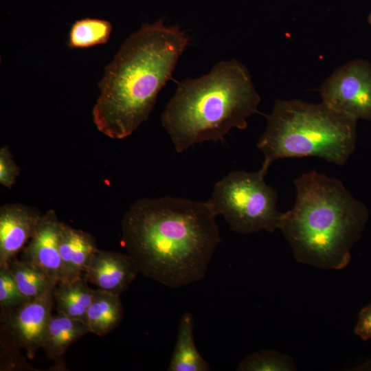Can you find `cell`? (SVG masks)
<instances>
[{
    "label": "cell",
    "mask_w": 371,
    "mask_h": 371,
    "mask_svg": "<svg viewBox=\"0 0 371 371\" xmlns=\"http://www.w3.org/2000/svg\"><path fill=\"white\" fill-rule=\"evenodd\" d=\"M209 203L142 198L122 220L121 242L139 273L169 288L201 280L221 242Z\"/></svg>",
    "instance_id": "obj_1"
},
{
    "label": "cell",
    "mask_w": 371,
    "mask_h": 371,
    "mask_svg": "<svg viewBox=\"0 0 371 371\" xmlns=\"http://www.w3.org/2000/svg\"><path fill=\"white\" fill-rule=\"evenodd\" d=\"M188 43L183 31L162 20L144 24L131 34L98 83L100 94L92 110L98 130L121 139L146 121Z\"/></svg>",
    "instance_id": "obj_2"
},
{
    "label": "cell",
    "mask_w": 371,
    "mask_h": 371,
    "mask_svg": "<svg viewBox=\"0 0 371 371\" xmlns=\"http://www.w3.org/2000/svg\"><path fill=\"white\" fill-rule=\"evenodd\" d=\"M294 205L282 212L279 227L298 262L340 270L363 232L367 207L335 178L311 170L294 180Z\"/></svg>",
    "instance_id": "obj_3"
},
{
    "label": "cell",
    "mask_w": 371,
    "mask_h": 371,
    "mask_svg": "<svg viewBox=\"0 0 371 371\" xmlns=\"http://www.w3.org/2000/svg\"><path fill=\"white\" fill-rule=\"evenodd\" d=\"M260 102L246 67L236 59L223 60L209 73L178 83L161 124L181 153L196 144L223 141L234 128H247Z\"/></svg>",
    "instance_id": "obj_4"
},
{
    "label": "cell",
    "mask_w": 371,
    "mask_h": 371,
    "mask_svg": "<svg viewBox=\"0 0 371 371\" xmlns=\"http://www.w3.org/2000/svg\"><path fill=\"white\" fill-rule=\"evenodd\" d=\"M267 120L257 142L264 155L262 166L267 169L278 159L304 157L341 166L356 147L357 120L323 102L278 100Z\"/></svg>",
    "instance_id": "obj_5"
},
{
    "label": "cell",
    "mask_w": 371,
    "mask_h": 371,
    "mask_svg": "<svg viewBox=\"0 0 371 371\" xmlns=\"http://www.w3.org/2000/svg\"><path fill=\"white\" fill-rule=\"evenodd\" d=\"M267 171L262 166L253 172L233 171L214 185L207 202L232 231L249 234L278 229L282 212L276 190L265 181Z\"/></svg>",
    "instance_id": "obj_6"
},
{
    "label": "cell",
    "mask_w": 371,
    "mask_h": 371,
    "mask_svg": "<svg viewBox=\"0 0 371 371\" xmlns=\"http://www.w3.org/2000/svg\"><path fill=\"white\" fill-rule=\"evenodd\" d=\"M322 102L356 120H371V64L357 59L337 69L320 89Z\"/></svg>",
    "instance_id": "obj_7"
},
{
    "label": "cell",
    "mask_w": 371,
    "mask_h": 371,
    "mask_svg": "<svg viewBox=\"0 0 371 371\" xmlns=\"http://www.w3.org/2000/svg\"><path fill=\"white\" fill-rule=\"evenodd\" d=\"M54 292L30 300L16 308L5 310L6 322L14 342L33 357L42 348L45 332L55 303Z\"/></svg>",
    "instance_id": "obj_8"
},
{
    "label": "cell",
    "mask_w": 371,
    "mask_h": 371,
    "mask_svg": "<svg viewBox=\"0 0 371 371\" xmlns=\"http://www.w3.org/2000/svg\"><path fill=\"white\" fill-rule=\"evenodd\" d=\"M63 225L54 210L42 214L22 256V260L43 270L56 286L61 280L59 247Z\"/></svg>",
    "instance_id": "obj_9"
},
{
    "label": "cell",
    "mask_w": 371,
    "mask_h": 371,
    "mask_svg": "<svg viewBox=\"0 0 371 371\" xmlns=\"http://www.w3.org/2000/svg\"><path fill=\"white\" fill-rule=\"evenodd\" d=\"M139 273L127 254L97 249L84 272V278L98 289L120 295Z\"/></svg>",
    "instance_id": "obj_10"
},
{
    "label": "cell",
    "mask_w": 371,
    "mask_h": 371,
    "mask_svg": "<svg viewBox=\"0 0 371 371\" xmlns=\"http://www.w3.org/2000/svg\"><path fill=\"white\" fill-rule=\"evenodd\" d=\"M42 214L21 203L0 208V265L8 264L32 237Z\"/></svg>",
    "instance_id": "obj_11"
},
{
    "label": "cell",
    "mask_w": 371,
    "mask_h": 371,
    "mask_svg": "<svg viewBox=\"0 0 371 371\" xmlns=\"http://www.w3.org/2000/svg\"><path fill=\"white\" fill-rule=\"evenodd\" d=\"M98 249L94 237L63 223L60 241V282L83 278L89 262Z\"/></svg>",
    "instance_id": "obj_12"
},
{
    "label": "cell",
    "mask_w": 371,
    "mask_h": 371,
    "mask_svg": "<svg viewBox=\"0 0 371 371\" xmlns=\"http://www.w3.org/2000/svg\"><path fill=\"white\" fill-rule=\"evenodd\" d=\"M88 333L85 321L58 313L51 317L42 348L49 359L58 361L71 345Z\"/></svg>",
    "instance_id": "obj_13"
},
{
    "label": "cell",
    "mask_w": 371,
    "mask_h": 371,
    "mask_svg": "<svg viewBox=\"0 0 371 371\" xmlns=\"http://www.w3.org/2000/svg\"><path fill=\"white\" fill-rule=\"evenodd\" d=\"M169 371H209L210 367L196 349L194 340V318L190 312L180 317L177 338Z\"/></svg>",
    "instance_id": "obj_14"
},
{
    "label": "cell",
    "mask_w": 371,
    "mask_h": 371,
    "mask_svg": "<svg viewBox=\"0 0 371 371\" xmlns=\"http://www.w3.org/2000/svg\"><path fill=\"white\" fill-rule=\"evenodd\" d=\"M122 316L120 295L98 288L95 290L85 317L90 333L106 335L120 324Z\"/></svg>",
    "instance_id": "obj_15"
},
{
    "label": "cell",
    "mask_w": 371,
    "mask_h": 371,
    "mask_svg": "<svg viewBox=\"0 0 371 371\" xmlns=\"http://www.w3.org/2000/svg\"><path fill=\"white\" fill-rule=\"evenodd\" d=\"M87 282L83 277L58 283L54 292L58 313L85 321L95 291Z\"/></svg>",
    "instance_id": "obj_16"
},
{
    "label": "cell",
    "mask_w": 371,
    "mask_h": 371,
    "mask_svg": "<svg viewBox=\"0 0 371 371\" xmlns=\"http://www.w3.org/2000/svg\"><path fill=\"white\" fill-rule=\"evenodd\" d=\"M8 265L20 291L30 300L54 291V283L35 265L24 260L14 259Z\"/></svg>",
    "instance_id": "obj_17"
},
{
    "label": "cell",
    "mask_w": 371,
    "mask_h": 371,
    "mask_svg": "<svg viewBox=\"0 0 371 371\" xmlns=\"http://www.w3.org/2000/svg\"><path fill=\"white\" fill-rule=\"evenodd\" d=\"M112 32L111 23L106 20L84 18L75 21L68 36V46L73 49L89 48L108 42Z\"/></svg>",
    "instance_id": "obj_18"
},
{
    "label": "cell",
    "mask_w": 371,
    "mask_h": 371,
    "mask_svg": "<svg viewBox=\"0 0 371 371\" xmlns=\"http://www.w3.org/2000/svg\"><path fill=\"white\" fill-rule=\"evenodd\" d=\"M296 369L291 357L275 350L250 354L236 368L238 371H293Z\"/></svg>",
    "instance_id": "obj_19"
},
{
    "label": "cell",
    "mask_w": 371,
    "mask_h": 371,
    "mask_svg": "<svg viewBox=\"0 0 371 371\" xmlns=\"http://www.w3.org/2000/svg\"><path fill=\"white\" fill-rule=\"evenodd\" d=\"M30 300L19 290L8 265H0V305L9 310L19 306Z\"/></svg>",
    "instance_id": "obj_20"
},
{
    "label": "cell",
    "mask_w": 371,
    "mask_h": 371,
    "mask_svg": "<svg viewBox=\"0 0 371 371\" xmlns=\"http://www.w3.org/2000/svg\"><path fill=\"white\" fill-rule=\"evenodd\" d=\"M20 168L13 159L9 148L4 146L0 149V183L10 188L16 182Z\"/></svg>",
    "instance_id": "obj_21"
},
{
    "label": "cell",
    "mask_w": 371,
    "mask_h": 371,
    "mask_svg": "<svg viewBox=\"0 0 371 371\" xmlns=\"http://www.w3.org/2000/svg\"><path fill=\"white\" fill-rule=\"evenodd\" d=\"M355 333L363 340L371 339V302L360 311Z\"/></svg>",
    "instance_id": "obj_22"
},
{
    "label": "cell",
    "mask_w": 371,
    "mask_h": 371,
    "mask_svg": "<svg viewBox=\"0 0 371 371\" xmlns=\"http://www.w3.org/2000/svg\"><path fill=\"white\" fill-rule=\"evenodd\" d=\"M368 21H369V23H370V25H371V14H370V16H368Z\"/></svg>",
    "instance_id": "obj_23"
}]
</instances>
